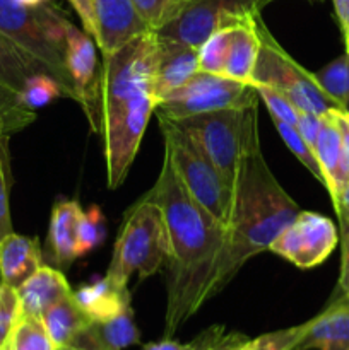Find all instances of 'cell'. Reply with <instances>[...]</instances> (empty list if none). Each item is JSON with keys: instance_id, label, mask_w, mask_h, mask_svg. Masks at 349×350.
<instances>
[{"instance_id": "cb8c5ba5", "label": "cell", "mask_w": 349, "mask_h": 350, "mask_svg": "<svg viewBox=\"0 0 349 350\" xmlns=\"http://www.w3.org/2000/svg\"><path fill=\"white\" fill-rule=\"evenodd\" d=\"M38 72L50 74L43 64L21 50L5 34L0 33V82L21 94L27 79Z\"/></svg>"}, {"instance_id": "e0dca14e", "label": "cell", "mask_w": 349, "mask_h": 350, "mask_svg": "<svg viewBox=\"0 0 349 350\" xmlns=\"http://www.w3.org/2000/svg\"><path fill=\"white\" fill-rule=\"evenodd\" d=\"M41 263L40 241L10 232L0 241V282L17 287L36 272Z\"/></svg>"}, {"instance_id": "4316f807", "label": "cell", "mask_w": 349, "mask_h": 350, "mask_svg": "<svg viewBox=\"0 0 349 350\" xmlns=\"http://www.w3.org/2000/svg\"><path fill=\"white\" fill-rule=\"evenodd\" d=\"M315 81L322 88V91L337 103L341 109H344L349 98V55L344 53L332 60L318 72H315Z\"/></svg>"}, {"instance_id": "277c9868", "label": "cell", "mask_w": 349, "mask_h": 350, "mask_svg": "<svg viewBox=\"0 0 349 350\" xmlns=\"http://www.w3.org/2000/svg\"><path fill=\"white\" fill-rule=\"evenodd\" d=\"M65 23L67 17L48 3L26 7L17 0H0V33L43 64L50 75L60 82L67 98L75 101L65 62Z\"/></svg>"}, {"instance_id": "8992f818", "label": "cell", "mask_w": 349, "mask_h": 350, "mask_svg": "<svg viewBox=\"0 0 349 350\" xmlns=\"http://www.w3.org/2000/svg\"><path fill=\"white\" fill-rule=\"evenodd\" d=\"M168 256L170 245L163 212L156 202L146 197L123 221L106 275L127 286L132 275L144 280L159 272Z\"/></svg>"}, {"instance_id": "d590c367", "label": "cell", "mask_w": 349, "mask_h": 350, "mask_svg": "<svg viewBox=\"0 0 349 350\" xmlns=\"http://www.w3.org/2000/svg\"><path fill=\"white\" fill-rule=\"evenodd\" d=\"M255 88L259 91V98L262 99L263 105L269 109L270 116L283 120V122L289 123V125H296L298 109L289 99L284 98L283 94H279L274 89L267 88V85H255Z\"/></svg>"}, {"instance_id": "603a6c76", "label": "cell", "mask_w": 349, "mask_h": 350, "mask_svg": "<svg viewBox=\"0 0 349 350\" xmlns=\"http://www.w3.org/2000/svg\"><path fill=\"white\" fill-rule=\"evenodd\" d=\"M315 156H317L320 170L325 178V188L335 202L337 191L344 185L342 180V144L341 132H339L337 122H335L334 109L322 115V126L318 132L317 144H315Z\"/></svg>"}, {"instance_id": "7bdbcfd3", "label": "cell", "mask_w": 349, "mask_h": 350, "mask_svg": "<svg viewBox=\"0 0 349 350\" xmlns=\"http://www.w3.org/2000/svg\"><path fill=\"white\" fill-rule=\"evenodd\" d=\"M332 3H334L342 36H346V34H349V0H332Z\"/></svg>"}, {"instance_id": "d6986e66", "label": "cell", "mask_w": 349, "mask_h": 350, "mask_svg": "<svg viewBox=\"0 0 349 350\" xmlns=\"http://www.w3.org/2000/svg\"><path fill=\"white\" fill-rule=\"evenodd\" d=\"M259 16L260 14H255L250 19L231 26V43H229L222 77L252 84V72L260 50V38L257 31Z\"/></svg>"}, {"instance_id": "ac0fdd59", "label": "cell", "mask_w": 349, "mask_h": 350, "mask_svg": "<svg viewBox=\"0 0 349 350\" xmlns=\"http://www.w3.org/2000/svg\"><path fill=\"white\" fill-rule=\"evenodd\" d=\"M74 297L92 321L112 320L132 308L129 287L115 282L108 275L75 291Z\"/></svg>"}, {"instance_id": "836d02e7", "label": "cell", "mask_w": 349, "mask_h": 350, "mask_svg": "<svg viewBox=\"0 0 349 350\" xmlns=\"http://www.w3.org/2000/svg\"><path fill=\"white\" fill-rule=\"evenodd\" d=\"M307 328L308 321L303 325H296V327L260 335V337L246 342L242 350H296Z\"/></svg>"}, {"instance_id": "f35d334b", "label": "cell", "mask_w": 349, "mask_h": 350, "mask_svg": "<svg viewBox=\"0 0 349 350\" xmlns=\"http://www.w3.org/2000/svg\"><path fill=\"white\" fill-rule=\"evenodd\" d=\"M335 122H337L339 132H341L342 144V180L344 185L349 181V113L344 109H334ZM342 185V187H344Z\"/></svg>"}, {"instance_id": "3957f363", "label": "cell", "mask_w": 349, "mask_h": 350, "mask_svg": "<svg viewBox=\"0 0 349 350\" xmlns=\"http://www.w3.org/2000/svg\"><path fill=\"white\" fill-rule=\"evenodd\" d=\"M233 188L235 197L224 246L205 289V303L221 293L252 256L269 250L274 238L300 212L267 166L259 139L243 156Z\"/></svg>"}, {"instance_id": "ba28073f", "label": "cell", "mask_w": 349, "mask_h": 350, "mask_svg": "<svg viewBox=\"0 0 349 350\" xmlns=\"http://www.w3.org/2000/svg\"><path fill=\"white\" fill-rule=\"evenodd\" d=\"M257 31L260 38V50L252 72L253 85H267L289 99L296 108L317 115H325L331 109H341L337 103L332 101L322 91L315 81V75L301 67L274 40L260 16L257 17Z\"/></svg>"}, {"instance_id": "7dc6e473", "label": "cell", "mask_w": 349, "mask_h": 350, "mask_svg": "<svg viewBox=\"0 0 349 350\" xmlns=\"http://www.w3.org/2000/svg\"><path fill=\"white\" fill-rule=\"evenodd\" d=\"M344 43H346V53L349 55V34H346L344 36Z\"/></svg>"}, {"instance_id": "7402d4cb", "label": "cell", "mask_w": 349, "mask_h": 350, "mask_svg": "<svg viewBox=\"0 0 349 350\" xmlns=\"http://www.w3.org/2000/svg\"><path fill=\"white\" fill-rule=\"evenodd\" d=\"M41 320H43L44 328H47L48 335L58 350L74 345L79 340V337L88 330L89 325L92 323L91 318L86 314V311L75 301L74 293L53 304L41 317Z\"/></svg>"}, {"instance_id": "d6a6232c", "label": "cell", "mask_w": 349, "mask_h": 350, "mask_svg": "<svg viewBox=\"0 0 349 350\" xmlns=\"http://www.w3.org/2000/svg\"><path fill=\"white\" fill-rule=\"evenodd\" d=\"M250 338L238 332H228L224 327H211L187 344V350H242Z\"/></svg>"}, {"instance_id": "60d3db41", "label": "cell", "mask_w": 349, "mask_h": 350, "mask_svg": "<svg viewBox=\"0 0 349 350\" xmlns=\"http://www.w3.org/2000/svg\"><path fill=\"white\" fill-rule=\"evenodd\" d=\"M342 229V265H341V277H339V287L342 294L349 299V226H344Z\"/></svg>"}, {"instance_id": "ee69618b", "label": "cell", "mask_w": 349, "mask_h": 350, "mask_svg": "<svg viewBox=\"0 0 349 350\" xmlns=\"http://www.w3.org/2000/svg\"><path fill=\"white\" fill-rule=\"evenodd\" d=\"M142 350H187V344H180V342L173 340V338H163L159 342L146 344Z\"/></svg>"}, {"instance_id": "74e56055", "label": "cell", "mask_w": 349, "mask_h": 350, "mask_svg": "<svg viewBox=\"0 0 349 350\" xmlns=\"http://www.w3.org/2000/svg\"><path fill=\"white\" fill-rule=\"evenodd\" d=\"M298 109V120H296V129L300 132V135L303 137L305 142L311 147V150L315 152V144H317L318 132H320L322 126V115L317 113L305 111V109Z\"/></svg>"}, {"instance_id": "f1b7e54d", "label": "cell", "mask_w": 349, "mask_h": 350, "mask_svg": "<svg viewBox=\"0 0 349 350\" xmlns=\"http://www.w3.org/2000/svg\"><path fill=\"white\" fill-rule=\"evenodd\" d=\"M67 98V92L62 88L60 82L53 75L47 72H38L31 75L24 84V89L21 91V99L29 109H38L47 106L57 98Z\"/></svg>"}, {"instance_id": "d4e9b609", "label": "cell", "mask_w": 349, "mask_h": 350, "mask_svg": "<svg viewBox=\"0 0 349 350\" xmlns=\"http://www.w3.org/2000/svg\"><path fill=\"white\" fill-rule=\"evenodd\" d=\"M0 350H58L44 328L43 320L31 314H17Z\"/></svg>"}, {"instance_id": "9a60e30c", "label": "cell", "mask_w": 349, "mask_h": 350, "mask_svg": "<svg viewBox=\"0 0 349 350\" xmlns=\"http://www.w3.org/2000/svg\"><path fill=\"white\" fill-rule=\"evenodd\" d=\"M296 350H349V299L344 294L308 321Z\"/></svg>"}, {"instance_id": "c3c4849f", "label": "cell", "mask_w": 349, "mask_h": 350, "mask_svg": "<svg viewBox=\"0 0 349 350\" xmlns=\"http://www.w3.org/2000/svg\"><path fill=\"white\" fill-rule=\"evenodd\" d=\"M344 111L349 113V98H348V103H346V106H344Z\"/></svg>"}, {"instance_id": "bcb514c9", "label": "cell", "mask_w": 349, "mask_h": 350, "mask_svg": "<svg viewBox=\"0 0 349 350\" xmlns=\"http://www.w3.org/2000/svg\"><path fill=\"white\" fill-rule=\"evenodd\" d=\"M62 350H106V349H101V347H92V349H88V347H74V345H70V347H65Z\"/></svg>"}, {"instance_id": "7c38bea8", "label": "cell", "mask_w": 349, "mask_h": 350, "mask_svg": "<svg viewBox=\"0 0 349 350\" xmlns=\"http://www.w3.org/2000/svg\"><path fill=\"white\" fill-rule=\"evenodd\" d=\"M65 62L70 75L75 101L91 123L92 132H101V77L98 75V57L92 38L86 31L75 27L70 21L65 23Z\"/></svg>"}, {"instance_id": "44dd1931", "label": "cell", "mask_w": 349, "mask_h": 350, "mask_svg": "<svg viewBox=\"0 0 349 350\" xmlns=\"http://www.w3.org/2000/svg\"><path fill=\"white\" fill-rule=\"evenodd\" d=\"M140 342V332L133 320L132 308L106 321H92L79 337L74 347H101L106 350H123Z\"/></svg>"}, {"instance_id": "8d00e7d4", "label": "cell", "mask_w": 349, "mask_h": 350, "mask_svg": "<svg viewBox=\"0 0 349 350\" xmlns=\"http://www.w3.org/2000/svg\"><path fill=\"white\" fill-rule=\"evenodd\" d=\"M19 314V297L14 287L0 282V347Z\"/></svg>"}, {"instance_id": "9c48e42d", "label": "cell", "mask_w": 349, "mask_h": 350, "mask_svg": "<svg viewBox=\"0 0 349 350\" xmlns=\"http://www.w3.org/2000/svg\"><path fill=\"white\" fill-rule=\"evenodd\" d=\"M259 91L253 84L198 70L183 85L161 98L154 113L164 118L181 120L218 109L248 108L259 105Z\"/></svg>"}, {"instance_id": "6da1fadb", "label": "cell", "mask_w": 349, "mask_h": 350, "mask_svg": "<svg viewBox=\"0 0 349 350\" xmlns=\"http://www.w3.org/2000/svg\"><path fill=\"white\" fill-rule=\"evenodd\" d=\"M147 198L159 205L166 224L170 256L164 338H171L205 304L226 228L188 193L166 156Z\"/></svg>"}, {"instance_id": "5bb4252c", "label": "cell", "mask_w": 349, "mask_h": 350, "mask_svg": "<svg viewBox=\"0 0 349 350\" xmlns=\"http://www.w3.org/2000/svg\"><path fill=\"white\" fill-rule=\"evenodd\" d=\"M195 72H198L197 50L181 41L157 34L156 75H154L156 101L183 85Z\"/></svg>"}, {"instance_id": "83f0119b", "label": "cell", "mask_w": 349, "mask_h": 350, "mask_svg": "<svg viewBox=\"0 0 349 350\" xmlns=\"http://www.w3.org/2000/svg\"><path fill=\"white\" fill-rule=\"evenodd\" d=\"M229 43H231V27H224V29H218L216 33H212L197 50L198 70L222 75Z\"/></svg>"}, {"instance_id": "681fc988", "label": "cell", "mask_w": 349, "mask_h": 350, "mask_svg": "<svg viewBox=\"0 0 349 350\" xmlns=\"http://www.w3.org/2000/svg\"><path fill=\"white\" fill-rule=\"evenodd\" d=\"M308 2H320V0H308Z\"/></svg>"}, {"instance_id": "52a82bcc", "label": "cell", "mask_w": 349, "mask_h": 350, "mask_svg": "<svg viewBox=\"0 0 349 350\" xmlns=\"http://www.w3.org/2000/svg\"><path fill=\"white\" fill-rule=\"evenodd\" d=\"M164 139V156L188 193L222 226H228L235 188L224 180L207 154L171 120L157 116Z\"/></svg>"}, {"instance_id": "8fae6325", "label": "cell", "mask_w": 349, "mask_h": 350, "mask_svg": "<svg viewBox=\"0 0 349 350\" xmlns=\"http://www.w3.org/2000/svg\"><path fill=\"white\" fill-rule=\"evenodd\" d=\"M339 243L337 228L325 215L300 211L270 243L269 250L298 269H313L331 256Z\"/></svg>"}, {"instance_id": "30bf717a", "label": "cell", "mask_w": 349, "mask_h": 350, "mask_svg": "<svg viewBox=\"0 0 349 350\" xmlns=\"http://www.w3.org/2000/svg\"><path fill=\"white\" fill-rule=\"evenodd\" d=\"M270 2L272 0H190L171 23L156 33L198 50L212 33L250 19Z\"/></svg>"}, {"instance_id": "f546056e", "label": "cell", "mask_w": 349, "mask_h": 350, "mask_svg": "<svg viewBox=\"0 0 349 350\" xmlns=\"http://www.w3.org/2000/svg\"><path fill=\"white\" fill-rule=\"evenodd\" d=\"M106 236V222L105 215L99 211V207L92 205L89 211L82 212L77 224V258L86 256L92 250L98 248Z\"/></svg>"}, {"instance_id": "e575fe53", "label": "cell", "mask_w": 349, "mask_h": 350, "mask_svg": "<svg viewBox=\"0 0 349 350\" xmlns=\"http://www.w3.org/2000/svg\"><path fill=\"white\" fill-rule=\"evenodd\" d=\"M12 231L9 208V156L7 137H0V241Z\"/></svg>"}, {"instance_id": "f6af8a7d", "label": "cell", "mask_w": 349, "mask_h": 350, "mask_svg": "<svg viewBox=\"0 0 349 350\" xmlns=\"http://www.w3.org/2000/svg\"><path fill=\"white\" fill-rule=\"evenodd\" d=\"M19 3L26 7H38V5H43V3H48V0H17Z\"/></svg>"}, {"instance_id": "4dcf8cb0", "label": "cell", "mask_w": 349, "mask_h": 350, "mask_svg": "<svg viewBox=\"0 0 349 350\" xmlns=\"http://www.w3.org/2000/svg\"><path fill=\"white\" fill-rule=\"evenodd\" d=\"M272 122L274 125H276L277 132H279L281 139L286 142V146L289 147L291 152H293L294 156L298 157V161H300V163L303 164V166L307 167V170L310 171V173L313 174V176L325 187V178L320 170V164H318L317 156H315V152L311 150V147L305 142L303 137L300 135L296 126L289 125V123L283 122V120L279 118H274V116H272Z\"/></svg>"}, {"instance_id": "5b68a950", "label": "cell", "mask_w": 349, "mask_h": 350, "mask_svg": "<svg viewBox=\"0 0 349 350\" xmlns=\"http://www.w3.org/2000/svg\"><path fill=\"white\" fill-rule=\"evenodd\" d=\"M257 118L259 111L257 105H253L248 108H228L201 113L171 122L201 146L224 180L235 187L243 156L259 139Z\"/></svg>"}, {"instance_id": "f907efd6", "label": "cell", "mask_w": 349, "mask_h": 350, "mask_svg": "<svg viewBox=\"0 0 349 350\" xmlns=\"http://www.w3.org/2000/svg\"><path fill=\"white\" fill-rule=\"evenodd\" d=\"M187 2H190V0H187Z\"/></svg>"}, {"instance_id": "2e32d148", "label": "cell", "mask_w": 349, "mask_h": 350, "mask_svg": "<svg viewBox=\"0 0 349 350\" xmlns=\"http://www.w3.org/2000/svg\"><path fill=\"white\" fill-rule=\"evenodd\" d=\"M21 313L41 318L53 304L72 294L70 286L60 270L41 265L33 275L17 287Z\"/></svg>"}, {"instance_id": "ffe728a7", "label": "cell", "mask_w": 349, "mask_h": 350, "mask_svg": "<svg viewBox=\"0 0 349 350\" xmlns=\"http://www.w3.org/2000/svg\"><path fill=\"white\" fill-rule=\"evenodd\" d=\"M82 208L77 202H60L53 207L48 231V248L53 262L65 269L77 258V224Z\"/></svg>"}, {"instance_id": "1f68e13d", "label": "cell", "mask_w": 349, "mask_h": 350, "mask_svg": "<svg viewBox=\"0 0 349 350\" xmlns=\"http://www.w3.org/2000/svg\"><path fill=\"white\" fill-rule=\"evenodd\" d=\"M187 3V0H133L137 12L154 33L171 23Z\"/></svg>"}, {"instance_id": "ab89813d", "label": "cell", "mask_w": 349, "mask_h": 350, "mask_svg": "<svg viewBox=\"0 0 349 350\" xmlns=\"http://www.w3.org/2000/svg\"><path fill=\"white\" fill-rule=\"evenodd\" d=\"M68 2H70V5L74 7V10L77 12L86 33L94 40L96 19H94V7H92V0H68Z\"/></svg>"}, {"instance_id": "4fadbf2b", "label": "cell", "mask_w": 349, "mask_h": 350, "mask_svg": "<svg viewBox=\"0 0 349 350\" xmlns=\"http://www.w3.org/2000/svg\"><path fill=\"white\" fill-rule=\"evenodd\" d=\"M96 19L94 41L103 55L113 53L133 38L151 31L133 0H92Z\"/></svg>"}, {"instance_id": "484cf974", "label": "cell", "mask_w": 349, "mask_h": 350, "mask_svg": "<svg viewBox=\"0 0 349 350\" xmlns=\"http://www.w3.org/2000/svg\"><path fill=\"white\" fill-rule=\"evenodd\" d=\"M34 120L36 113L24 105L19 92L0 82V137L26 129Z\"/></svg>"}, {"instance_id": "b9f144b4", "label": "cell", "mask_w": 349, "mask_h": 350, "mask_svg": "<svg viewBox=\"0 0 349 350\" xmlns=\"http://www.w3.org/2000/svg\"><path fill=\"white\" fill-rule=\"evenodd\" d=\"M334 211L337 214L339 221H341V228L349 226V181L341 187V190L337 191V197H335Z\"/></svg>"}, {"instance_id": "7a4b0ae2", "label": "cell", "mask_w": 349, "mask_h": 350, "mask_svg": "<svg viewBox=\"0 0 349 350\" xmlns=\"http://www.w3.org/2000/svg\"><path fill=\"white\" fill-rule=\"evenodd\" d=\"M156 53L157 36L147 31L113 53L103 55L101 132L108 188L123 183L156 111Z\"/></svg>"}]
</instances>
